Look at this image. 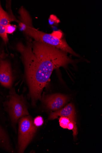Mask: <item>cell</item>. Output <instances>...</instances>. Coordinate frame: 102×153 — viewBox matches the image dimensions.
<instances>
[{
  "instance_id": "cell-3",
  "label": "cell",
  "mask_w": 102,
  "mask_h": 153,
  "mask_svg": "<svg viewBox=\"0 0 102 153\" xmlns=\"http://www.w3.org/2000/svg\"><path fill=\"white\" fill-rule=\"evenodd\" d=\"M31 117L26 116L21 118L19 122L18 150L23 153L32 141L36 131Z\"/></svg>"
},
{
  "instance_id": "cell-1",
  "label": "cell",
  "mask_w": 102,
  "mask_h": 153,
  "mask_svg": "<svg viewBox=\"0 0 102 153\" xmlns=\"http://www.w3.org/2000/svg\"><path fill=\"white\" fill-rule=\"evenodd\" d=\"M21 54L25 77L32 104L42 99V92L47 85L54 69L66 67L77 62L66 53L55 47L39 42L29 41L17 45Z\"/></svg>"
},
{
  "instance_id": "cell-10",
  "label": "cell",
  "mask_w": 102,
  "mask_h": 153,
  "mask_svg": "<svg viewBox=\"0 0 102 153\" xmlns=\"http://www.w3.org/2000/svg\"><path fill=\"white\" fill-rule=\"evenodd\" d=\"M2 8L1 2H0V36L2 38L5 43L6 44L8 40L7 34L5 32L4 27L1 24V10Z\"/></svg>"
},
{
  "instance_id": "cell-9",
  "label": "cell",
  "mask_w": 102,
  "mask_h": 153,
  "mask_svg": "<svg viewBox=\"0 0 102 153\" xmlns=\"http://www.w3.org/2000/svg\"><path fill=\"white\" fill-rule=\"evenodd\" d=\"M13 20L11 19L8 13L5 12L2 8L1 10V25L5 27L10 24V22Z\"/></svg>"
},
{
  "instance_id": "cell-13",
  "label": "cell",
  "mask_w": 102,
  "mask_h": 153,
  "mask_svg": "<svg viewBox=\"0 0 102 153\" xmlns=\"http://www.w3.org/2000/svg\"><path fill=\"white\" fill-rule=\"evenodd\" d=\"M43 122L42 118L40 116H38L34 119V123L35 126L39 127L42 126Z\"/></svg>"
},
{
  "instance_id": "cell-12",
  "label": "cell",
  "mask_w": 102,
  "mask_h": 153,
  "mask_svg": "<svg viewBox=\"0 0 102 153\" xmlns=\"http://www.w3.org/2000/svg\"><path fill=\"white\" fill-rule=\"evenodd\" d=\"M6 33L7 34H11L15 31L16 27V25H8L4 27Z\"/></svg>"
},
{
  "instance_id": "cell-6",
  "label": "cell",
  "mask_w": 102,
  "mask_h": 153,
  "mask_svg": "<svg viewBox=\"0 0 102 153\" xmlns=\"http://www.w3.org/2000/svg\"><path fill=\"white\" fill-rule=\"evenodd\" d=\"M13 78L11 65L7 61L0 59V82L5 87L12 86Z\"/></svg>"
},
{
  "instance_id": "cell-8",
  "label": "cell",
  "mask_w": 102,
  "mask_h": 153,
  "mask_svg": "<svg viewBox=\"0 0 102 153\" xmlns=\"http://www.w3.org/2000/svg\"><path fill=\"white\" fill-rule=\"evenodd\" d=\"M0 145L5 149L9 151L10 150V145L9 137L1 126H0Z\"/></svg>"
},
{
  "instance_id": "cell-2",
  "label": "cell",
  "mask_w": 102,
  "mask_h": 153,
  "mask_svg": "<svg viewBox=\"0 0 102 153\" xmlns=\"http://www.w3.org/2000/svg\"><path fill=\"white\" fill-rule=\"evenodd\" d=\"M24 31L26 34L33 38L35 41L54 46L74 56L78 57L80 56L69 46L64 39L39 31L33 27H26Z\"/></svg>"
},
{
  "instance_id": "cell-7",
  "label": "cell",
  "mask_w": 102,
  "mask_h": 153,
  "mask_svg": "<svg viewBox=\"0 0 102 153\" xmlns=\"http://www.w3.org/2000/svg\"><path fill=\"white\" fill-rule=\"evenodd\" d=\"M76 113L75 107L73 104L70 103L63 108L51 112L49 116V120H54L58 117H64L68 118L70 121L76 124Z\"/></svg>"
},
{
  "instance_id": "cell-4",
  "label": "cell",
  "mask_w": 102,
  "mask_h": 153,
  "mask_svg": "<svg viewBox=\"0 0 102 153\" xmlns=\"http://www.w3.org/2000/svg\"><path fill=\"white\" fill-rule=\"evenodd\" d=\"M9 97L6 104L12 123L15 124L20 118L28 115L29 113L23 95H19L12 91Z\"/></svg>"
},
{
  "instance_id": "cell-11",
  "label": "cell",
  "mask_w": 102,
  "mask_h": 153,
  "mask_svg": "<svg viewBox=\"0 0 102 153\" xmlns=\"http://www.w3.org/2000/svg\"><path fill=\"white\" fill-rule=\"evenodd\" d=\"M70 121V119L66 117H61L59 119L60 126L64 129H67L68 125Z\"/></svg>"
},
{
  "instance_id": "cell-5",
  "label": "cell",
  "mask_w": 102,
  "mask_h": 153,
  "mask_svg": "<svg viewBox=\"0 0 102 153\" xmlns=\"http://www.w3.org/2000/svg\"><path fill=\"white\" fill-rule=\"evenodd\" d=\"M68 97L60 94H54L47 95H43L41 99L49 109L53 111L60 110L67 102Z\"/></svg>"
}]
</instances>
